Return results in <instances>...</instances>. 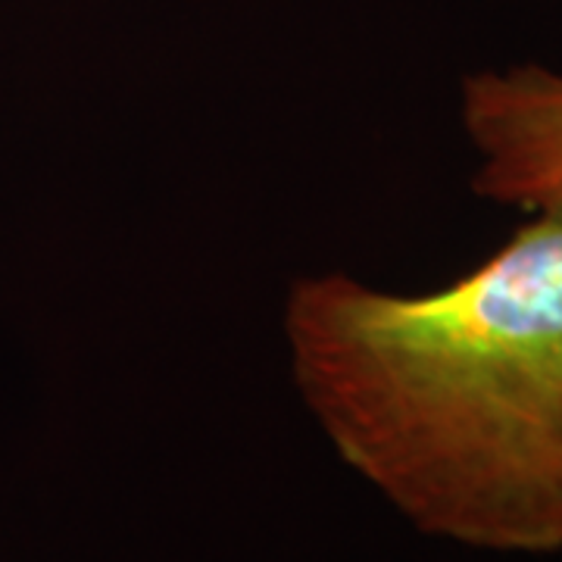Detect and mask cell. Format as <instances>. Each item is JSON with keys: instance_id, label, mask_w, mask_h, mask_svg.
Returning <instances> with one entry per match:
<instances>
[{"instance_id": "6da1fadb", "label": "cell", "mask_w": 562, "mask_h": 562, "mask_svg": "<svg viewBox=\"0 0 562 562\" xmlns=\"http://www.w3.org/2000/svg\"><path fill=\"white\" fill-rule=\"evenodd\" d=\"M281 325L306 409L406 522L484 553H562V216L431 294L301 279Z\"/></svg>"}, {"instance_id": "7a4b0ae2", "label": "cell", "mask_w": 562, "mask_h": 562, "mask_svg": "<svg viewBox=\"0 0 562 562\" xmlns=\"http://www.w3.org/2000/svg\"><path fill=\"white\" fill-rule=\"evenodd\" d=\"M460 120L484 201L562 216V72L538 63L465 76Z\"/></svg>"}]
</instances>
